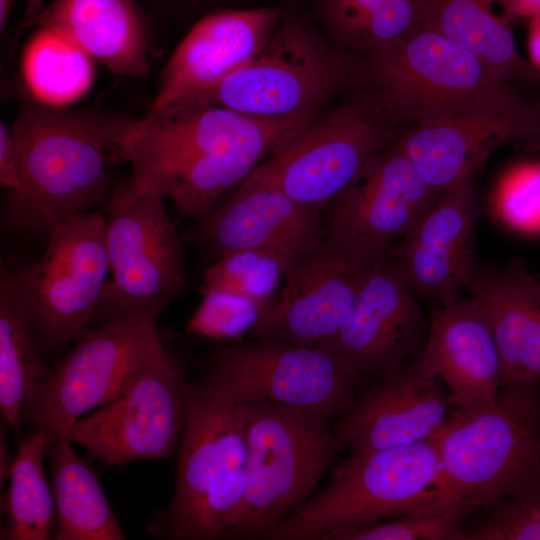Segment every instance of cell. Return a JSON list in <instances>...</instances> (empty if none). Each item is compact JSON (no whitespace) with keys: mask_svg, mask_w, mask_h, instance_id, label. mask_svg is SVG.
Instances as JSON below:
<instances>
[{"mask_svg":"<svg viewBox=\"0 0 540 540\" xmlns=\"http://www.w3.org/2000/svg\"><path fill=\"white\" fill-rule=\"evenodd\" d=\"M106 219L84 213L55 226L44 255L16 271L33 338L61 348L90 327L107 282Z\"/></svg>","mask_w":540,"mask_h":540,"instance_id":"11","label":"cell"},{"mask_svg":"<svg viewBox=\"0 0 540 540\" xmlns=\"http://www.w3.org/2000/svg\"><path fill=\"white\" fill-rule=\"evenodd\" d=\"M505 10L513 19L529 20L540 15V0H503Z\"/></svg>","mask_w":540,"mask_h":540,"instance_id":"40","label":"cell"},{"mask_svg":"<svg viewBox=\"0 0 540 540\" xmlns=\"http://www.w3.org/2000/svg\"><path fill=\"white\" fill-rule=\"evenodd\" d=\"M357 61L301 23L284 20L250 61L174 105H213L260 119L316 118L353 82Z\"/></svg>","mask_w":540,"mask_h":540,"instance_id":"7","label":"cell"},{"mask_svg":"<svg viewBox=\"0 0 540 540\" xmlns=\"http://www.w3.org/2000/svg\"><path fill=\"white\" fill-rule=\"evenodd\" d=\"M323 212L294 200L256 168L228 200L196 221L182 238L217 258L265 248L301 261L325 241Z\"/></svg>","mask_w":540,"mask_h":540,"instance_id":"19","label":"cell"},{"mask_svg":"<svg viewBox=\"0 0 540 540\" xmlns=\"http://www.w3.org/2000/svg\"><path fill=\"white\" fill-rule=\"evenodd\" d=\"M363 54L353 79L362 85L360 97L398 128L474 107L512 84L495 79L467 50L426 26Z\"/></svg>","mask_w":540,"mask_h":540,"instance_id":"6","label":"cell"},{"mask_svg":"<svg viewBox=\"0 0 540 540\" xmlns=\"http://www.w3.org/2000/svg\"><path fill=\"white\" fill-rule=\"evenodd\" d=\"M466 291L485 315L495 338L504 383L535 384L540 379V279L515 258L472 273Z\"/></svg>","mask_w":540,"mask_h":540,"instance_id":"24","label":"cell"},{"mask_svg":"<svg viewBox=\"0 0 540 540\" xmlns=\"http://www.w3.org/2000/svg\"><path fill=\"white\" fill-rule=\"evenodd\" d=\"M472 512L445 497L389 520L334 530L324 540H469L465 522Z\"/></svg>","mask_w":540,"mask_h":540,"instance_id":"33","label":"cell"},{"mask_svg":"<svg viewBox=\"0 0 540 540\" xmlns=\"http://www.w3.org/2000/svg\"><path fill=\"white\" fill-rule=\"evenodd\" d=\"M201 294L202 301L186 332L214 339L237 338L252 330L267 306L227 291L208 290Z\"/></svg>","mask_w":540,"mask_h":540,"instance_id":"37","label":"cell"},{"mask_svg":"<svg viewBox=\"0 0 540 540\" xmlns=\"http://www.w3.org/2000/svg\"><path fill=\"white\" fill-rule=\"evenodd\" d=\"M437 378L416 355L375 380L337 419L340 447L357 454L434 438L453 405Z\"/></svg>","mask_w":540,"mask_h":540,"instance_id":"20","label":"cell"},{"mask_svg":"<svg viewBox=\"0 0 540 540\" xmlns=\"http://www.w3.org/2000/svg\"><path fill=\"white\" fill-rule=\"evenodd\" d=\"M151 2L154 3V5H157V2H159L160 0H150Z\"/></svg>","mask_w":540,"mask_h":540,"instance_id":"44","label":"cell"},{"mask_svg":"<svg viewBox=\"0 0 540 540\" xmlns=\"http://www.w3.org/2000/svg\"><path fill=\"white\" fill-rule=\"evenodd\" d=\"M298 262L273 249L228 252L207 269L200 292L227 291L267 305Z\"/></svg>","mask_w":540,"mask_h":540,"instance_id":"32","label":"cell"},{"mask_svg":"<svg viewBox=\"0 0 540 540\" xmlns=\"http://www.w3.org/2000/svg\"><path fill=\"white\" fill-rule=\"evenodd\" d=\"M208 375L240 403L273 402L330 421L352 406L359 387L336 355L272 340L218 348L210 358Z\"/></svg>","mask_w":540,"mask_h":540,"instance_id":"12","label":"cell"},{"mask_svg":"<svg viewBox=\"0 0 540 540\" xmlns=\"http://www.w3.org/2000/svg\"><path fill=\"white\" fill-rule=\"evenodd\" d=\"M540 140V101L511 84L466 110L406 128L396 146L440 194L463 189L489 156L506 144Z\"/></svg>","mask_w":540,"mask_h":540,"instance_id":"13","label":"cell"},{"mask_svg":"<svg viewBox=\"0 0 540 540\" xmlns=\"http://www.w3.org/2000/svg\"><path fill=\"white\" fill-rule=\"evenodd\" d=\"M48 440L46 432L37 428L19 445L10 469L9 488L2 503L5 528L1 539H53L55 502L43 468V455Z\"/></svg>","mask_w":540,"mask_h":540,"instance_id":"30","label":"cell"},{"mask_svg":"<svg viewBox=\"0 0 540 540\" xmlns=\"http://www.w3.org/2000/svg\"><path fill=\"white\" fill-rule=\"evenodd\" d=\"M427 330L416 292L391 255L369 269L345 322L317 348L339 357L360 386L415 358Z\"/></svg>","mask_w":540,"mask_h":540,"instance_id":"17","label":"cell"},{"mask_svg":"<svg viewBox=\"0 0 540 540\" xmlns=\"http://www.w3.org/2000/svg\"><path fill=\"white\" fill-rule=\"evenodd\" d=\"M484 509L469 540H540V478Z\"/></svg>","mask_w":540,"mask_h":540,"instance_id":"35","label":"cell"},{"mask_svg":"<svg viewBox=\"0 0 540 540\" xmlns=\"http://www.w3.org/2000/svg\"><path fill=\"white\" fill-rule=\"evenodd\" d=\"M164 353L155 319L89 327L75 348L32 385L21 423L43 429L49 440H66L78 419L120 397Z\"/></svg>","mask_w":540,"mask_h":540,"instance_id":"9","label":"cell"},{"mask_svg":"<svg viewBox=\"0 0 540 540\" xmlns=\"http://www.w3.org/2000/svg\"><path fill=\"white\" fill-rule=\"evenodd\" d=\"M527 48L529 63L540 74V15L528 20Z\"/></svg>","mask_w":540,"mask_h":540,"instance_id":"41","label":"cell"},{"mask_svg":"<svg viewBox=\"0 0 540 540\" xmlns=\"http://www.w3.org/2000/svg\"><path fill=\"white\" fill-rule=\"evenodd\" d=\"M0 183L10 196L23 194L11 131L3 122L0 124Z\"/></svg>","mask_w":540,"mask_h":540,"instance_id":"39","label":"cell"},{"mask_svg":"<svg viewBox=\"0 0 540 540\" xmlns=\"http://www.w3.org/2000/svg\"><path fill=\"white\" fill-rule=\"evenodd\" d=\"M15 0H0V29L3 31Z\"/></svg>","mask_w":540,"mask_h":540,"instance_id":"43","label":"cell"},{"mask_svg":"<svg viewBox=\"0 0 540 540\" xmlns=\"http://www.w3.org/2000/svg\"><path fill=\"white\" fill-rule=\"evenodd\" d=\"M279 8L226 10L198 21L175 49L150 110H160L214 85L266 46L281 23Z\"/></svg>","mask_w":540,"mask_h":540,"instance_id":"21","label":"cell"},{"mask_svg":"<svg viewBox=\"0 0 540 540\" xmlns=\"http://www.w3.org/2000/svg\"><path fill=\"white\" fill-rule=\"evenodd\" d=\"M397 132L377 105L359 97L292 135L257 169L294 200L329 210Z\"/></svg>","mask_w":540,"mask_h":540,"instance_id":"10","label":"cell"},{"mask_svg":"<svg viewBox=\"0 0 540 540\" xmlns=\"http://www.w3.org/2000/svg\"><path fill=\"white\" fill-rule=\"evenodd\" d=\"M503 0H425L422 26L472 54L497 80L536 83L540 74L518 52Z\"/></svg>","mask_w":540,"mask_h":540,"instance_id":"26","label":"cell"},{"mask_svg":"<svg viewBox=\"0 0 540 540\" xmlns=\"http://www.w3.org/2000/svg\"><path fill=\"white\" fill-rule=\"evenodd\" d=\"M133 121L23 101L10 131L24 191L7 196L8 222L49 235L58 224L107 205L115 185L108 165L121 158Z\"/></svg>","mask_w":540,"mask_h":540,"instance_id":"1","label":"cell"},{"mask_svg":"<svg viewBox=\"0 0 540 540\" xmlns=\"http://www.w3.org/2000/svg\"><path fill=\"white\" fill-rule=\"evenodd\" d=\"M246 484L227 539L268 536L314 493L341 449L331 421L278 403H240Z\"/></svg>","mask_w":540,"mask_h":540,"instance_id":"4","label":"cell"},{"mask_svg":"<svg viewBox=\"0 0 540 540\" xmlns=\"http://www.w3.org/2000/svg\"><path fill=\"white\" fill-rule=\"evenodd\" d=\"M376 262L325 239L290 270L251 334L258 340L317 347L339 331Z\"/></svg>","mask_w":540,"mask_h":540,"instance_id":"18","label":"cell"},{"mask_svg":"<svg viewBox=\"0 0 540 540\" xmlns=\"http://www.w3.org/2000/svg\"><path fill=\"white\" fill-rule=\"evenodd\" d=\"M51 488L56 510L54 540L126 539L91 466L64 439L49 440Z\"/></svg>","mask_w":540,"mask_h":540,"instance_id":"27","label":"cell"},{"mask_svg":"<svg viewBox=\"0 0 540 540\" xmlns=\"http://www.w3.org/2000/svg\"><path fill=\"white\" fill-rule=\"evenodd\" d=\"M186 400L187 383L164 353L120 397L78 419L66 440L107 465L167 458L179 445Z\"/></svg>","mask_w":540,"mask_h":540,"instance_id":"16","label":"cell"},{"mask_svg":"<svg viewBox=\"0 0 540 540\" xmlns=\"http://www.w3.org/2000/svg\"><path fill=\"white\" fill-rule=\"evenodd\" d=\"M7 447H6V441L5 438H3V432H1V479L5 480L9 474L11 466H9L7 461Z\"/></svg>","mask_w":540,"mask_h":540,"instance_id":"42","label":"cell"},{"mask_svg":"<svg viewBox=\"0 0 540 540\" xmlns=\"http://www.w3.org/2000/svg\"><path fill=\"white\" fill-rule=\"evenodd\" d=\"M441 195L394 142L370 159L331 205L325 239L379 261L392 255Z\"/></svg>","mask_w":540,"mask_h":540,"instance_id":"14","label":"cell"},{"mask_svg":"<svg viewBox=\"0 0 540 540\" xmlns=\"http://www.w3.org/2000/svg\"><path fill=\"white\" fill-rule=\"evenodd\" d=\"M36 349L16 271L0 262V410L14 428L21 424L23 401L50 372Z\"/></svg>","mask_w":540,"mask_h":540,"instance_id":"29","label":"cell"},{"mask_svg":"<svg viewBox=\"0 0 540 540\" xmlns=\"http://www.w3.org/2000/svg\"><path fill=\"white\" fill-rule=\"evenodd\" d=\"M25 26L60 34L116 75L149 74L150 27L135 0H54Z\"/></svg>","mask_w":540,"mask_h":540,"instance_id":"25","label":"cell"},{"mask_svg":"<svg viewBox=\"0 0 540 540\" xmlns=\"http://www.w3.org/2000/svg\"><path fill=\"white\" fill-rule=\"evenodd\" d=\"M390 0H326V11L336 34L358 22Z\"/></svg>","mask_w":540,"mask_h":540,"instance_id":"38","label":"cell"},{"mask_svg":"<svg viewBox=\"0 0 540 540\" xmlns=\"http://www.w3.org/2000/svg\"><path fill=\"white\" fill-rule=\"evenodd\" d=\"M445 497L435 438L352 454L267 539L324 540L334 530L389 520Z\"/></svg>","mask_w":540,"mask_h":540,"instance_id":"5","label":"cell"},{"mask_svg":"<svg viewBox=\"0 0 540 540\" xmlns=\"http://www.w3.org/2000/svg\"><path fill=\"white\" fill-rule=\"evenodd\" d=\"M22 70L34 98L63 106L80 98L94 78L93 60L60 34L39 27L26 48Z\"/></svg>","mask_w":540,"mask_h":540,"instance_id":"31","label":"cell"},{"mask_svg":"<svg viewBox=\"0 0 540 540\" xmlns=\"http://www.w3.org/2000/svg\"><path fill=\"white\" fill-rule=\"evenodd\" d=\"M425 0H390L336 37L345 48L367 52L392 43L423 24Z\"/></svg>","mask_w":540,"mask_h":540,"instance_id":"36","label":"cell"},{"mask_svg":"<svg viewBox=\"0 0 540 540\" xmlns=\"http://www.w3.org/2000/svg\"><path fill=\"white\" fill-rule=\"evenodd\" d=\"M492 219L513 234L540 239V158L507 166L488 196Z\"/></svg>","mask_w":540,"mask_h":540,"instance_id":"34","label":"cell"},{"mask_svg":"<svg viewBox=\"0 0 540 540\" xmlns=\"http://www.w3.org/2000/svg\"><path fill=\"white\" fill-rule=\"evenodd\" d=\"M445 495L473 511L540 478V393L504 386L490 401L452 405L434 437Z\"/></svg>","mask_w":540,"mask_h":540,"instance_id":"2","label":"cell"},{"mask_svg":"<svg viewBox=\"0 0 540 540\" xmlns=\"http://www.w3.org/2000/svg\"><path fill=\"white\" fill-rule=\"evenodd\" d=\"M299 119H260L227 108L178 104L134 119L121 148L142 192L168 197L181 173L198 159Z\"/></svg>","mask_w":540,"mask_h":540,"instance_id":"15","label":"cell"},{"mask_svg":"<svg viewBox=\"0 0 540 540\" xmlns=\"http://www.w3.org/2000/svg\"><path fill=\"white\" fill-rule=\"evenodd\" d=\"M476 216L471 185L443 193L397 243L392 257L417 294L446 306L466 291L476 267Z\"/></svg>","mask_w":540,"mask_h":540,"instance_id":"22","label":"cell"},{"mask_svg":"<svg viewBox=\"0 0 540 540\" xmlns=\"http://www.w3.org/2000/svg\"><path fill=\"white\" fill-rule=\"evenodd\" d=\"M312 121H292L198 159L181 173L168 197L181 217L203 219L229 188L247 178L280 144Z\"/></svg>","mask_w":540,"mask_h":540,"instance_id":"28","label":"cell"},{"mask_svg":"<svg viewBox=\"0 0 540 540\" xmlns=\"http://www.w3.org/2000/svg\"><path fill=\"white\" fill-rule=\"evenodd\" d=\"M245 484L240 402L207 374L187 384L175 489L158 533L178 540L227 539Z\"/></svg>","mask_w":540,"mask_h":540,"instance_id":"3","label":"cell"},{"mask_svg":"<svg viewBox=\"0 0 540 540\" xmlns=\"http://www.w3.org/2000/svg\"><path fill=\"white\" fill-rule=\"evenodd\" d=\"M163 196L119 182L106 205L107 281L91 325L128 318L157 320L185 283L183 238Z\"/></svg>","mask_w":540,"mask_h":540,"instance_id":"8","label":"cell"},{"mask_svg":"<svg viewBox=\"0 0 540 540\" xmlns=\"http://www.w3.org/2000/svg\"><path fill=\"white\" fill-rule=\"evenodd\" d=\"M417 356L445 382L454 405L488 402L503 388V364L495 338L469 296L431 312Z\"/></svg>","mask_w":540,"mask_h":540,"instance_id":"23","label":"cell"}]
</instances>
